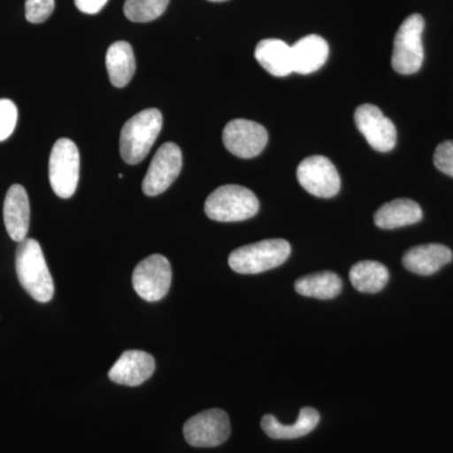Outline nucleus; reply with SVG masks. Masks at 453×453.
<instances>
[{
    "label": "nucleus",
    "instance_id": "obj_23",
    "mask_svg": "<svg viewBox=\"0 0 453 453\" xmlns=\"http://www.w3.org/2000/svg\"><path fill=\"white\" fill-rule=\"evenodd\" d=\"M169 0H127L124 13L131 22L148 23L163 16Z\"/></svg>",
    "mask_w": 453,
    "mask_h": 453
},
{
    "label": "nucleus",
    "instance_id": "obj_21",
    "mask_svg": "<svg viewBox=\"0 0 453 453\" xmlns=\"http://www.w3.org/2000/svg\"><path fill=\"white\" fill-rule=\"evenodd\" d=\"M349 277L354 288L365 294H377L389 281L388 268L377 261L357 262L351 267Z\"/></svg>",
    "mask_w": 453,
    "mask_h": 453
},
{
    "label": "nucleus",
    "instance_id": "obj_19",
    "mask_svg": "<svg viewBox=\"0 0 453 453\" xmlns=\"http://www.w3.org/2000/svg\"><path fill=\"white\" fill-rule=\"evenodd\" d=\"M259 65L275 77H286L294 73L291 46L281 40H264L255 50Z\"/></svg>",
    "mask_w": 453,
    "mask_h": 453
},
{
    "label": "nucleus",
    "instance_id": "obj_7",
    "mask_svg": "<svg viewBox=\"0 0 453 453\" xmlns=\"http://www.w3.org/2000/svg\"><path fill=\"white\" fill-rule=\"evenodd\" d=\"M133 286L136 294L149 303L166 296L172 286V266L162 255H151L139 262L133 273Z\"/></svg>",
    "mask_w": 453,
    "mask_h": 453
},
{
    "label": "nucleus",
    "instance_id": "obj_20",
    "mask_svg": "<svg viewBox=\"0 0 453 453\" xmlns=\"http://www.w3.org/2000/svg\"><path fill=\"white\" fill-rule=\"evenodd\" d=\"M106 67L110 81L115 88H125L135 73V56L127 42H115L107 50Z\"/></svg>",
    "mask_w": 453,
    "mask_h": 453
},
{
    "label": "nucleus",
    "instance_id": "obj_4",
    "mask_svg": "<svg viewBox=\"0 0 453 453\" xmlns=\"http://www.w3.org/2000/svg\"><path fill=\"white\" fill-rule=\"evenodd\" d=\"M258 210L257 196L241 186L217 188L204 204L208 219L217 222H241L255 217Z\"/></svg>",
    "mask_w": 453,
    "mask_h": 453
},
{
    "label": "nucleus",
    "instance_id": "obj_14",
    "mask_svg": "<svg viewBox=\"0 0 453 453\" xmlns=\"http://www.w3.org/2000/svg\"><path fill=\"white\" fill-rule=\"evenodd\" d=\"M3 214H4V225L9 237L14 242H23L28 234L29 219H31V207H29V198L25 187L14 184L9 188Z\"/></svg>",
    "mask_w": 453,
    "mask_h": 453
},
{
    "label": "nucleus",
    "instance_id": "obj_12",
    "mask_svg": "<svg viewBox=\"0 0 453 453\" xmlns=\"http://www.w3.org/2000/svg\"><path fill=\"white\" fill-rule=\"evenodd\" d=\"M354 120L357 130L374 150L388 153L396 144V130L395 124L389 120L380 107L365 104L357 107L354 113Z\"/></svg>",
    "mask_w": 453,
    "mask_h": 453
},
{
    "label": "nucleus",
    "instance_id": "obj_15",
    "mask_svg": "<svg viewBox=\"0 0 453 453\" xmlns=\"http://www.w3.org/2000/svg\"><path fill=\"white\" fill-rule=\"evenodd\" d=\"M452 258V251L445 244H422L405 253L403 266L416 275L429 276L449 265Z\"/></svg>",
    "mask_w": 453,
    "mask_h": 453
},
{
    "label": "nucleus",
    "instance_id": "obj_13",
    "mask_svg": "<svg viewBox=\"0 0 453 453\" xmlns=\"http://www.w3.org/2000/svg\"><path fill=\"white\" fill-rule=\"evenodd\" d=\"M155 372L154 357L142 350H127L109 371V378L116 384L138 387Z\"/></svg>",
    "mask_w": 453,
    "mask_h": 453
},
{
    "label": "nucleus",
    "instance_id": "obj_1",
    "mask_svg": "<svg viewBox=\"0 0 453 453\" xmlns=\"http://www.w3.org/2000/svg\"><path fill=\"white\" fill-rule=\"evenodd\" d=\"M16 270L20 285L33 299L42 303L52 300L55 283L37 241L26 238L19 243L16 253Z\"/></svg>",
    "mask_w": 453,
    "mask_h": 453
},
{
    "label": "nucleus",
    "instance_id": "obj_10",
    "mask_svg": "<svg viewBox=\"0 0 453 453\" xmlns=\"http://www.w3.org/2000/svg\"><path fill=\"white\" fill-rule=\"evenodd\" d=\"M297 179L306 192L319 198H333L342 187L335 165L321 155L303 159L297 168Z\"/></svg>",
    "mask_w": 453,
    "mask_h": 453
},
{
    "label": "nucleus",
    "instance_id": "obj_16",
    "mask_svg": "<svg viewBox=\"0 0 453 453\" xmlns=\"http://www.w3.org/2000/svg\"><path fill=\"white\" fill-rule=\"evenodd\" d=\"M294 73L310 74L320 70L329 57V44L318 35L301 38L291 47Z\"/></svg>",
    "mask_w": 453,
    "mask_h": 453
},
{
    "label": "nucleus",
    "instance_id": "obj_18",
    "mask_svg": "<svg viewBox=\"0 0 453 453\" xmlns=\"http://www.w3.org/2000/svg\"><path fill=\"white\" fill-rule=\"evenodd\" d=\"M423 211L412 199L399 198L381 205L374 216V222L381 229H395L416 225L422 219Z\"/></svg>",
    "mask_w": 453,
    "mask_h": 453
},
{
    "label": "nucleus",
    "instance_id": "obj_9",
    "mask_svg": "<svg viewBox=\"0 0 453 453\" xmlns=\"http://www.w3.org/2000/svg\"><path fill=\"white\" fill-rule=\"evenodd\" d=\"M183 155L174 142H165L154 155L142 181V192L146 196L162 195L180 174Z\"/></svg>",
    "mask_w": 453,
    "mask_h": 453
},
{
    "label": "nucleus",
    "instance_id": "obj_28",
    "mask_svg": "<svg viewBox=\"0 0 453 453\" xmlns=\"http://www.w3.org/2000/svg\"><path fill=\"white\" fill-rule=\"evenodd\" d=\"M210 2L220 3V2H226V0H210Z\"/></svg>",
    "mask_w": 453,
    "mask_h": 453
},
{
    "label": "nucleus",
    "instance_id": "obj_26",
    "mask_svg": "<svg viewBox=\"0 0 453 453\" xmlns=\"http://www.w3.org/2000/svg\"><path fill=\"white\" fill-rule=\"evenodd\" d=\"M434 163L440 172L453 178V142L451 140L437 146Z\"/></svg>",
    "mask_w": 453,
    "mask_h": 453
},
{
    "label": "nucleus",
    "instance_id": "obj_25",
    "mask_svg": "<svg viewBox=\"0 0 453 453\" xmlns=\"http://www.w3.org/2000/svg\"><path fill=\"white\" fill-rule=\"evenodd\" d=\"M55 11V0H26V18L33 25L46 22Z\"/></svg>",
    "mask_w": 453,
    "mask_h": 453
},
{
    "label": "nucleus",
    "instance_id": "obj_22",
    "mask_svg": "<svg viewBox=\"0 0 453 453\" xmlns=\"http://www.w3.org/2000/svg\"><path fill=\"white\" fill-rule=\"evenodd\" d=\"M342 279L332 271L312 273L297 280L295 290L297 294L319 300H332L342 292Z\"/></svg>",
    "mask_w": 453,
    "mask_h": 453
},
{
    "label": "nucleus",
    "instance_id": "obj_2",
    "mask_svg": "<svg viewBox=\"0 0 453 453\" xmlns=\"http://www.w3.org/2000/svg\"><path fill=\"white\" fill-rule=\"evenodd\" d=\"M163 127V115L157 109H146L127 121L121 130L120 154L127 164L144 160Z\"/></svg>",
    "mask_w": 453,
    "mask_h": 453
},
{
    "label": "nucleus",
    "instance_id": "obj_27",
    "mask_svg": "<svg viewBox=\"0 0 453 453\" xmlns=\"http://www.w3.org/2000/svg\"><path fill=\"white\" fill-rule=\"evenodd\" d=\"M106 3L107 0H74L77 9L85 14H97Z\"/></svg>",
    "mask_w": 453,
    "mask_h": 453
},
{
    "label": "nucleus",
    "instance_id": "obj_17",
    "mask_svg": "<svg viewBox=\"0 0 453 453\" xmlns=\"http://www.w3.org/2000/svg\"><path fill=\"white\" fill-rule=\"evenodd\" d=\"M320 422V414L315 408L305 407L300 411L296 422L292 425H283L277 421L273 414H266L262 418L261 427L268 437L273 440H295L311 434Z\"/></svg>",
    "mask_w": 453,
    "mask_h": 453
},
{
    "label": "nucleus",
    "instance_id": "obj_5",
    "mask_svg": "<svg viewBox=\"0 0 453 453\" xmlns=\"http://www.w3.org/2000/svg\"><path fill=\"white\" fill-rule=\"evenodd\" d=\"M425 19L421 14L405 18L399 27L393 44L392 67L401 74H413L421 70L425 50L422 35Z\"/></svg>",
    "mask_w": 453,
    "mask_h": 453
},
{
    "label": "nucleus",
    "instance_id": "obj_24",
    "mask_svg": "<svg viewBox=\"0 0 453 453\" xmlns=\"http://www.w3.org/2000/svg\"><path fill=\"white\" fill-rule=\"evenodd\" d=\"M18 121L16 104L8 98H0V142H4L13 134Z\"/></svg>",
    "mask_w": 453,
    "mask_h": 453
},
{
    "label": "nucleus",
    "instance_id": "obj_11",
    "mask_svg": "<svg viewBox=\"0 0 453 453\" xmlns=\"http://www.w3.org/2000/svg\"><path fill=\"white\" fill-rule=\"evenodd\" d=\"M267 142V130L255 121L237 119L228 122L223 130L226 150L242 159L257 157L266 148Z\"/></svg>",
    "mask_w": 453,
    "mask_h": 453
},
{
    "label": "nucleus",
    "instance_id": "obj_6",
    "mask_svg": "<svg viewBox=\"0 0 453 453\" xmlns=\"http://www.w3.org/2000/svg\"><path fill=\"white\" fill-rule=\"evenodd\" d=\"M80 178V151L73 140L59 139L50 157V183L59 198L74 195Z\"/></svg>",
    "mask_w": 453,
    "mask_h": 453
},
{
    "label": "nucleus",
    "instance_id": "obj_8",
    "mask_svg": "<svg viewBox=\"0 0 453 453\" xmlns=\"http://www.w3.org/2000/svg\"><path fill=\"white\" fill-rule=\"evenodd\" d=\"M186 441L193 447H217L231 436L228 414L222 410H208L188 419L183 428Z\"/></svg>",
    "mask_w": 453,
    "mask_h": 453
},
{
    "label": "nucleus",
    "instance_id": "obj_3",
    "mask_svg": "<svg viewBox=\"0 0 453 453\" xmlns=\"http://www.w3.org/2000/svg\"><path fill=\"white\" fill-rule=\"evenodd\" d=\"M290 255L291 246L288 241L265 240L234 250L229 255L228 265L234 273L257 275L281 266Z\"/></svg>",
    "mask_w": 453,
    "mask_h": 453
}]
</instances>
